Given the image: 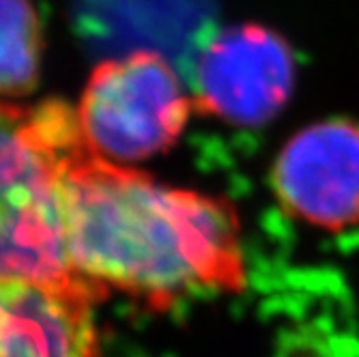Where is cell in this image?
Returning <instances> with one entry per match:
<instances>
[{"label":"cell","mask_w":359,"mask_h":357,"mask_svg":"<svg viewBox=\"0 0 359 357\" xmlns=\"http://www.w3.org/2000/svg\"><path fill=\"white\" fill-rule=\"evenodd\" d=\"M65 248L72 269L166 308L194 290L241 293L248 263L235 205L161 185L97 155L86 138L60 179Z\"/></svg>","instance_id":"cell-1"},{"label":"cell","mask_w":359,"mask_h":357,"mask_svg":"<svg viewBox=\"0 0 359 357\" xmlns=\"http://www.w3.org/2000/svg\"><path fill=\"white\" fill-rule=\"evenodd\" d=\"M84 132L67 104L0 102V278L108 288L78 276L67 258L60 179Z\"/></svg>","instance_id":"cell-2"},{"label":"cell","mask_w":359,"mask_h":357,"mask_svg":"<svg viewBox=\"0 0 359 357\" xmlns=\"http://www.w3.org/2000/svg\"><path fill=\"white\" fill-rule=\"evenodd\" d=\"M196 112L164 54L136 50L93 69L78 108L90 149L132 164L170 149Z\"/></svg>","instance_id":"cell-3"},{"label":"cell","mask_w":359,"mask_h":357,"mask_svg":"<svg viewBox=\"0 0 359 357\" xmlns=\"http://www.w3.org/2000/svg\"><path fill=\"white\" fill-rule=\"evenodd\" d=\"M271 194L282 213L327 233L359 224V121L332 116L302 127L273 159Z\"/></svg>","instance_id":"cell-4"},{"label":"cell","mask_w":359,"mask_h":357,"mask_svg":"<svg viewBox=\"0 0 359 357\" xmlns=\"http://www.w3.org/2000/svg\"><path fill=\"white\" fill-rule=\"evenodd\" d=\"M292 86L295 56L284 37L258 24L231 26L201 54L194 108L226 123L256 127L280 114Z\"/></svg>","instance_id":"cell-5"},{"label":"cell","mask_w":359,"mask_h":357,"mask_svg":"<svg viewBox=\"0 0 359 357\" xmlns=\"http://www.w3.org/2000/svg\"><path fill=\"white\" fill-rule=\"evenodd\" d=\"M100 299L80 286L0 278V357H102Z\"/></svg>","instance_id":"cell-6"},{"label":"cell","mask_w":359,"mask_h":357,"mask_svg":"<svg viewBox=\"0 0 359 357\" xmlns=\"http://www.w3.org/2000/svg\"><path fill=\"white\" fill-rule=\"evenodd\" d=\"M41 22L32 0H0V95L35 90L41 69Z\"/></svg>","instance_id":"cell-7"}]
</instances>
